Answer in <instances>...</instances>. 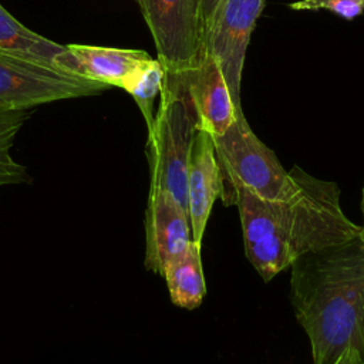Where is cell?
Instances as JSON below:
<instances>
[{"label":"cell","instance_id":"cell-1","mask_svg":"<svg viewBox=\"0 0 364 364\" xmlns=\"http://www.w3.org/2000/svg\"><path fill=\"white\" fill-rule=\"evenodd\" d=\"M299 178L297 193L282 200H264L237 182L222 185L223 203L239 209L245 255L264 282L301 255L353 239L361 229L344 215L336 182L300 168Z\"/></svg>","mask_w":364,"mask_h":364},{"label":"cell","instance_id":"cell-2","mask_svg":"<svg viewBox=\"0 0 364 364\" xmlns=\"http://www.w3.org/2000/svg\"><path fill=\"white\" fill-rule=\"evenodd\" d=\"M290 269V301L313 364L364 358V240L357 235L304 253Z\"/></svg>","mask_w":364,"mask_h":364},{"label":"cell","instance_id":"cell-3","mask_svg":"<svg viewBox=\"0 0 364 364\" xmlns=\"http://www.w3.org/2000/svg\"><path fill=\"white\" fill-rule=\"evenodd\" d=\"M159 108L148 129L146 158L151 186L168 192L186 212V182L196 117L186 75H164Z\"/></svg>","mask_w":364,"mask_h":364},{"label":"cell","instance_id":"cell-4","mask_svg":"<svg viewBox=\"0 0 364 364\" xmlns=\"http://www.w3.org/2000/svg\"><path fill=\"white\" fill-rule=\"evenodd\" d=\"M220 166L222 185L237 182L264 200H282L300 188L299 166L286 171L276 154L264 145L247 124L245 114L220 136H212Z\"/></svg>","mask_w":364,"mask_h":364},{"label":"cell","instance_id":"cell-5","mask_svg":"<svg viewBox=\"0 0 364 364\" xmlns=\"http://www.w3.org/2000/svg\"><path fill=\"white\" fill-rule=\"evenodd\" d=\"M107 88L53 64L0 53L1 111H27L43 104L97 95Z\"/></svg>","mask_w":364,"mask_h":364},{"label":"cell","instance_id":"cell-6","mask_svg":"<svg viewBox=\"0 0 364 364\" xmlns=\"http://www.w3.org/2000/svg\"><path fill=\"white\" fill-rule=\"evenodd\" d=\"M166 74L186 75L202 54L199 0H135Z\"/></svg>","mask_w":364,"mask_h":364},{"label":"cell","instance_id":"cell-7","mask_svg":"<svg viewBox=\"0 0 364 364\" xmlns=\"http://www.w3.org/2000/svg\"><path fill=\"white\" fill-rule=\"evenodd\" d=\"M263 6L264 0H222L202 41V51L218 63L237 111H243L240 84L245 55Z\"/></svg>","mask_w":364,"mask_h":364},{"label":"cell","instance_id":"cell-8","mask_svg":"<svg viewBox=\"0 0 364 364\" xmlns=\"http://www.w3.org/2000/svg\"><path fill=\"white\" fill-rule=\"evenodd\" d=\"M145 240V267L159 276L193 242L188 212L168 192L156 188H149Z\"/></svg>","mask_w":364,"mask_h":364},{"label":"cell","instance_id":"cell-9","mask_svg":"<svg viewBox=\"0 0 364 364\" xmlns=\"http://www.w3.org/2000/svg\"><path fill=\"white\" fill-rule=\"evenodd\" d=\"M186 87L196 117V129L210 136L223 135L235 122L237 111L215 58L202 51L198 65L186 74Z\"/></svg>","mask_w":364,"mask_h":364},{"label":"cell","instance_id":"cell-10","mask_svg":"<svg viewBox=\"0 0 364 364\" xmlns=\"http://www.w3.org/2000/svg\"><path fill=\"white\" fill-rule=\"evenodd\" d=\"M222 192V173L216 158L212 136L196 129L186 182L188 215L192 240L202 243L205 228L215 200Z\"/></svg>","mask_w":364,"mask_h":364},{"label":"cell","instance_id":"cell-11","mask_svg":"<svg viewBox=\"0 0 364 364\" xmlns=\"http://www.w3.org/2000/svg\"><path fill=\"white\" fill-rule=\"evenodd\" d=\"M64 70L108 87L125 88L132 75L152 57L144 50L67 44Z\"/></svg>","mask_w":364,"mask_h":364},{"label":"cell","instance_id":"cell-12","mask_svg":"<svg viewBox=\"0 0 364 364\" xmlns=\"http://www.w3.org/2000/svg\"><path fill=\"white\" fill-rule=\"evenodd\" d=\"M0 53L53 64L63 70L67 48L31 31L0 4Z\"/></svg>","mask_w":364,"mask_h":364},{"label":"cell","instance_id":"cell-13","mask_svg":"<svg viewBox=\"0 0 364 364\" xmlns=\"http://www.w3.org/2000/svg\"><path fill=\"white\" fill-rule=\"evenodd\" d=\"M162 277L166 282L171 300L175 306L188 310L200 306L206 293L200 245L192 242L181 257L169 263Z\"/></svg>","mask_w":364,"mask_h":364},{"label":"cell","instance_id":"cell-14","mask_svg":"<svg viewBox=\"0 0 364 364\" xmlns=\"http://www.w3.org/2000/svg\"><path fill=\"white\" fill-rule=\"evenodd\" d=\"M30 118L27 111L0 109V188L31 182L27 168L17 162L11 154L14 141L26 121Z\"/></svg>","mask_w":364,"mask_h":364},{"label":"cell","instance_id":"cell-15","mask_svg":"<svg viewBox=\"0 0 364 364\" xmlns=\"http://www.w3.org/2000/svg\"><path fill=\"white\" fill-rule=\"evenodd\" d=\"M164 75L165 70L162 64L158 58H152L132 75V78L124 88L136 102L145 119L146 129H151L154 124V101L155 97L161 92Z\"/></svg>","mask_w":364,"mask_h":364},{"label":"cell","instance_id":"cell-16","mask_svg":"<svg viewBox=\"0 0 364 364\" xmlns=\"http://www.w3.org/2000/svg\"><path fill=\"white\" fill-rule=\"evenodd\" d=\"M297 11L327 10L343 18L353 20L364 11V0H297L290 4Z\"/></svg>","mask_w":364,"mask_h":364},{"label":"cell","instance_id":"cell-17","mask_svg":"<svg viewBox=\"0 0 364 364\" xmlns=\"http://www.w3.org/2000/svg\"><path fill=\"white\" fill-rule=\"evenodd\" d=\"M222 0H199V9H200V28H202V41L208 31V28L212 24V20L220 6Z\"/></svg>","mask_w":364,"mask_h":364},{"label":"cell","instance_id":"cell-18","mask_svg":"<svg viewBox=\"0 0 364 364\" xmlns=\"http://www.w3.org/2000/svg\"><path fill=\"white\" fill-rule=\"evenodd\" d=\"M364 363V358L358 354H350V355H346L340 360L338 364H363Z\"/></svg>","mask_w":364,"mask_h":364},{"label":"cell","instance_id":"cell-19","mask_svg":"<svg viewBox=\"0 0 364 364\" xmlns=\"http://www.w3.org/2000/svg\"><path fill=\"white\" fill-rule=\"evenodd\" d=\"M361 206H363V213H364V188H363V202H361ZM358 236H360V237L364 240V225L361 226Z\"/></svg>","mask_w":364,"mask_h":364},{"label":"cell","instance_id":"cell-20","mask_svg":"<svg viewBox=\"0 0 364 364\" xmlns=\"http://www.w3.org/2000/svg\"><path fill=\"white\" fill-rule=\"evenodd\" d=\"M363 364H364V363H363Z\"/></svg>","mask_w":364,"mask_h":364}]
</instances>
